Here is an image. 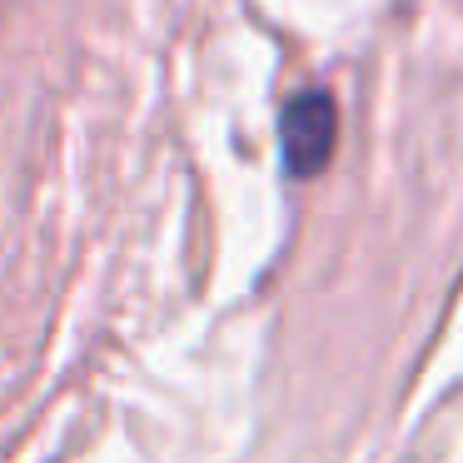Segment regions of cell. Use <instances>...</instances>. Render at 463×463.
<instances>
[{
    "instance_id": "6da1fadb",
    "label": "cell",
    "mask_w": 463,
    "mask_h": 463,
    "mask_svg": "<svg viewBox=\"0 0 463 463\" xmlns=\"http://www.w3.org/2000/svg\"><path fill=\"white\" fill-rule=\"evenodd\" d=\"M334 135H339V115H334V100L324 90H304L284 105L279 120V150H284V170L309 180L329 165L334 155Z\"/></svg>"
}]
</instances>
